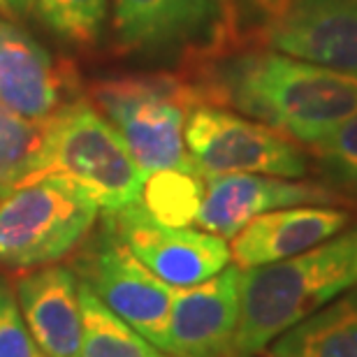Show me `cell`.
<instances>
[{"instance_id": "1", "label": "cell", "mask_w": 357, "mask_h": 357, "mask_svg": "<svg viewBox=\"0 0 357 357\" xmlns=\"http://www.w3.org/2000/svg\"><path fill=\"white\" fill-rule=\"evenodd\" d=\"M199 91L309 146L357 114V77L274 52L234 56Z\"/></svg>"}, {"instance_id": "2", "label": "cell", "mask_w": 357, "mask_h": 357, "mask_svg": "<svg viewBox=\"0 0 357 357\" xmlns=\"http://www.w3.org/2000/svg\"><path fill=\"white\" fill-rule=\"evenodd\" d=\"M357 288V227L295 258L241 269L234 357H253L323 306Z\"/></svg>"}, {"instance_id": "3", "label": "cell", "mask_w": 357, "mask_h": 357, "mask_svg": "<svg viewBox=\"0 0 357 357\" xmlns=\"http://www.w3.org/2000/svg\"><path fill=\"white\" fill-rule=\"evenodd\" d=\"M91 96L146 174L162 169L197 174L185 149V121L204 102L199 86L176 77H126L96 84Z\"/></svg>"}, {"instance_id": "4", "label": "cell", "mask_w": 357, "mask_h": 357, "mask_svg": "<svg viewBox=\"0 0 357 357\" xmlns=\"http://www.w3.org/2000/svg\"><path fill=\"white\" fill-rule=\"evenodd\" d=\"M45 174L68 176L105 213L142 202L149 176L116 128L86 100L68 102L47 123L45 158L35 176Z\"/></svg>"}, {"instance_id": "5", "label": "cell", "mask_w": 357, "mask_h": 357, "mask_svg": "<svg viewBox=\"0 0 357 357\" xmlns=\"http://www.w3.org/2000/svg\"><path fill=\"white\" fill-rule=\"evenodd\" d=\"M100 206L63 174L19 183L0 199V267L26 271L63 260L86 239Z\"/></svg>"}, {"instance_id": "6", "label": "cell", "mask_w": 357, "mask_h": 357, "mask_svg": "<svg viewBox=\"0 0 357 357\" xmlns=\"http://www.w3.org/2000/svg\"><path fill=\"white\" fill-rule=\"evenodd\" d=\"M185 149L199 176L269 174L299 178L306 155L285 135L213 105H197L185 121Z\"/></svg>"}, {"instance_id": "7", "label": "cell", "mask_w": 357, "mask_h": 357, "mask_svg": "<svg viewBox=\"0 0 357 357\" xmlns=\"http://www.w3.org/2000/svg\"><path fill=\"white\" fill-rule=\"evenodd\" d=\"M75 274L123 323L155 348L162 346L174 288L149 271L107 227L77 258Z\"/></svg>"}, {"instance_id": "8", "label": "cell", "mask_w": 357, "mask_h": 357, "mask_svg": "<svg viewBox=\"0 0 357 357\" xmlns=\"http://www.w3.org/2000/svg\"><path fill=\"white\" fill-rule=\"evenodd\" d=\"M105 227L149 271L172 288L202 283L223 271L232 260L223 237L190 227L162 225L142 202L116 213H105Z\"/></svg>"}, {"instance_id": "9", "label": "cell", "mask_w": 357, "mask_h": 357, "mask_svg": "<svg viewBox=\"0 0 357 357\" xmlns=\"http://www.w3.org/2000/svg\"><path fill=\"white\" fill-rule=\"evenodd\" d=\"M239 281L241 269L227 265L202 283L174 288L160 351L167 357H234Z\"/></svg>"}, {"instance_id": "10", "label": "cell", "mask_w": 357, "mask_h": 357, "mask_svg": "<svg viewBox=\"0 0 357 357\" xmlns=\"http://www.w3.org/2000/svg\"><path fill=\"white\" fill-rule=\"evenodd\" d=\"M341 202L337 192L316 183L290 181L269 174H209L195 225L216 237L232 239L241 227L262 213L288 206H327Z\"/></svg>"}, {"instance_id": "11", "label": "cell", "mask_w": 357, "mask_h": 357, "mask_svg": "<svg viewBox=\"0 0 357 357\" xmlns=\"http://www.w3.org/2000/svg\"><path fill=\"white\" fill-rule=\"evenodd\" d=\"M276 52L357 77V0H288L271 19Z\"/></svg>"}, {"instance_id": "12", "label": "cell", "mask_w": 357, "mask_h": 357, "mask_svg": "<svg viewBox=\"0 0 357 357\" xmlns=\"http://www.w3.org/2000/svg\"><path fill=\"white\" fill-rule=\"evenodd\" d=\"M70 68L12 21L0 19V105L47 123L70 100Z\"/></svg>"}, {"instance_id": "13", "label": "cell", "mask_w": 357, "mask_h": 357, "mask_svg": "<svg viewBox=\"0 0 357 357\" xmlns=\"http://www.w3.org/2000/svg\"><path fill=\"white\" fill-rule=\"evenodd\" d=\"M14 295L42 357H79L84 325L75 269L40 267L19 278Z\"/></svg>"}, {"instance_id": "14", "label": "cell", "mask_w": 357, "mask_h": 357, "mask_svg": "<svg viewBox=\"0 0 357 357\" xmlns=\"http://www.w3.org/2000/svg\"><path fill=\"white\" fill-rule=\"evenodd\" d=\"M351 213L332 206H288L253 218L232 237L230 258L239 269L295 258L344 232Z\"/></svg>"}, {"instance_id": "15", "label": "cell", "mask_w": 357, "mask_h": 357, "mask_svg": "<svg viewBox=\"0 0 357 357\" xmlns=\"http://www.w3.org/2000/svg\"><path fill=\"white\" fill-rule=\"evenodd\" d=\"M123 49L162 52L216 26L218 0H112Z\"/></svg>"}, {"instance_id": "16", "label": "cell", "mask_w": 357, "mask_h": 357, "mask_svg": "<svg viewBox=\"0 0 357 357\" xmlns=\"http://www.w3.org/2000/svg\"><path fill=\"white\" fill-rule=\"evenodd\" d=\"M265 351L267 357H357V288L292 325Z\"/></svg>"}, {"instance_id": "17", "label": "cell", "mask_w": 357, "mask_h": 357, "mask_svg": "<svg viewBox=\"0 0 357 357\" xmlns=\"http://www.w3.org/2000/svg\"><path fill=\"white\" fill-rule=\"evenodd\" d=\"M82 351L79 357H167L151 341L123 323L79 281Z\"/></svg>"}, {"instance_id": "18", "label": "cell", "mask_w": 357, "mask_h": 357, "mask_svg": "<svg viewBox=\"0 0 357 357\" xmlns=\"http://www.w3.org/2000/svg\"><path fill=\"white\" fill-rule=\"evenodd\" d=\"M47 123L24 119L0 105V199L40 172Z\"/></svg>"}, {"instance_id": "19", "label": "cell", "mask_w": 357, "mask_h": 357, "mask_svg": "<svg viewBox=\"0 0 357 357\" xmlns=\"http://www.w3.org/2000/svg\"><path fill=\"white\" fill-rule=\"evenodd\" d=\"M204 195V176L162 169L146 176L142 206L162 225L188 227L195 223Z\"/></svg>"}, {"instance_id": "20", "label": "cell", "mask_w": 357, "mask_h": 357, "mask_svg": "<svg viewBox=\"0 0 357 357\" xmlns=\"http://www.w3.org/2000/svg\"><path fill=\"white\" fill-rule=\"evenodd\" d=\"M45 24L77 45H91L105 26L109 0H31Z\"/></svg>"}, {"instance_id": "21", "label": "cell", "mask_w": 357, "mask_h": 357, "mask_svg": "<svg viewBox=\"0 0 357 357\" xmlns=\"http://www.w3.org/2000/svg\"><path fill=\"white\" fill-rule=\"evenodd\" d=\"M316 153L334 181L357 192V114L318 142Z\"/></svg>"}, {"instance_id": "22", "label": "cell", "mask_w": 357, "mask_h": 357, "mask_svg": "<svg viewBox=\"0 0 357 357\" xmlns=\"http://www.w3.org/2000/svg\"><path fill=\"white\" fill-rule=\"evenodd\" d=\"M0 357H42L28 332L12 285L0 276Z\"/></svg>"}, {"instance_id": "23", "label": "cell", "mask_w": 357, "mask_h": 357, "mask_svg": "<svg viewBox=\"0 0 357 357\" xmlns=\"http://www.w3.org/2000/svg\"><path fill=\"white\" fill-rule=\"evenodd\" d=\"M248 3L255 5L258 10H262L265 14H269L271 19H274L276 14L281 12L285 5H288V0H248Z\"/></svg>"}, {"instance_id": "24", "label": "cell", "mask_w": 357, "mask_h": 357, "mask_svg": "<svg viewBox=\"0 0 357 357\" xmlns=\"http://www.w3.org/2000/svg\"><path fill=\"white\" fill-rule=\"evenodd\" d=\"M5 7H10L14 12H24L28 5H31V0H0Z\"/></svg>"}]
</instances>
